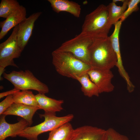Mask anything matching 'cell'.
<instances>
[{"label": "cell", "mask_w": 140, "mask_h": 140, "mask_svg": "<svg viewBox=\"0 0 140 140\" xmlns=\"http://www.w3.org/2000/svg\"><path fill=\"white\" fill-rule=\"evenodd\" d=\"M89 52L91 68L110 70L116 65L117 57L109 36L94 39Z\"/></svg>", "instance_id": "obj_1"}, {"label": "cell", "mask_w": 140, "mask_h": 140, "mask_svg": "<svg viewBox=\"0 0 140 140\" xmlns=\"http://www.w3.org/2000/svg\"><path fill=\"white\" fill-rule=\"evenodd\" d=\"M52 63L56 71L63 76L75 79L86 73L90 65L78 59L70 53L57 49L52 53Z\"/></svg>", "instance_id": "obj_2"}, {"label": "cell", "mask_w": 140, "mask_h": 140, "mask_svg": "<svg viewBox=\"0 0 140 140\" xmlns=\"http://www.w3.org/2000/svg\"><path fill=\"white\" fill-rule=\"evenodd\" d=\"M108 18L107 6L99 5L85 17L81 32L87 33L94 39L107 37L112 26Z\"/></svg>", "instance_id": "obj_3"}, {"label": "cell", "mask_w": 140, "mask_h": 140, "mask_svg": "<svg viewBox=\"0 0 140 140\" xmlns=\"http://www.w3.org/2000/svg\"><path fill=\"white\" fill-rule=\"evenodd\" d=\"M41 118H44V122L36 125L28 126L21 131L18 136L28 140H38V136L40 134L52 130L63 124L69 122L73 118L72 114L57 117L56 114L45 113L39 114Z\"/></svg>", "instance_id": "obj_4"}, {"label": "cell", "mask_w": 140, "mask_h": 140, "mask_svg": "<svg viewBox=\"0 0 140 140\" xmlns=\"http://www.w3.org/2000/svg\"><path fill=\"white\" fill-rule=\"evenodd\" d=\"M3 75L14 88L20 90H33L44 94L49 92L48 86L37 79L29 70L13 71L9 73L4 72Z\"/></svg>", "instance_id": "obj_5"}, {"label": "cell", "mask_w": 140, "mask_h": 140, "mask_svg": "<svg viewBox=\"0 0 140 140\" xmlns=\"http://www.w3.org/2000/svg\"><path fill=\"white\" fill-rule=\"evenodd\" d=\"M94 39L88 34L81 32L73 38L63 43L57 49L70 53L80 60L90 65L89 48Z\"/></svg>", "instance_id": "obj_6"}, {"label": "cell", "mask_w": 140, "mask_h": 140, "mask_svg": "<svg viewBox=\"0 0 140 140\" xmlns=\"http://www.w3.org/2000/svg\"><path fill=\"white\" fill-rule=\"evenodd\" d=\"M18 27V25L14 27L9 37L0 44V66L5 68L10 66L18 67L14 59L19 57L23 51L17 41Z\"/></svg>", "instance_id": "obj_7"}, {"label": "cell", "mask_w": 140, "mask_h": 140, "mask_svg": "<svg viewBox=\"0 0 140 140\" xmlns=\"http://www.w3.org/2000/svg\"><path fill=\"white\" fill-rule=\"evenodd\" d=\"M87 73L98 87L100 94L110 92L114 90V87L111 82L114 75L110 69L91 68Z\"/></svg>", "instance_id": "obj_8"}, {"label": "cell", "mask_w": 140, "mask_h": 140, "mask_svg": "<svg viewBox=\"0 0 140 140\" xmlns=\"http://www.w3.org/2000/svg\"><path fill=\"white\" fill-rule=\"evenodd\" d=\"M68 140H107V130L85 125L74 129Z\"/></svg>", "instance_id": "obj_9"}, {"label": "cell", "mask_w": 140, "mask_h": 140, "mask_svg": "<svg viewBox=\"0 0 140 140\" xmlns=\"http://www.w3.org/2000/svg\"><path fill=\"white\" fill-rule=\"evenodd\" d=\"M41 12L34 13L26 18L18 25L17 40L18 45L23 50L32 35L36 21Z\"/></svg>", "instance_id": "obj_10"}, {"label": "cell", "mask_w": 140, "mask_h": 140, "mask_svg": "<svg viewBox=\"0 0 140 140\" xmlns=\"http://www.w3.org/2000/svg\"><path fill=\"white\" fill-rule=\"evenodd\" d=\"M6 116L2 114L0 117V140H5L8 137H14L26 128L29 126L28 122L22 118L14 124L7 123L5 119Z\"/></svg>", "instance_id": "obj_11"}, {"label": "cell", "mask_w": 140, "mask_h": 140, "mask_svg": "<svg viewBox=\"0 0 140 140\" xmlns=\"http://www.w3.org/2000/svg\"><path fill=\"white\" fill-rule=\"evenodd\" d=\"M122 22L120 20L115 24L114 31L109 37L112 47L117 57V62L116 66L121 76L126 82H128L130 81V78L123 65L119 42V34Z\"/></svg>", "instance_id": "obj_12"}, {"label": "cell", "mask_w": 140, "mask_h": 140, "mask_svg": "<svg viewBox=\"0 0 140 140\" xmlns=\"http://www.w3.org/2000/svg\"><path fill=\"white\" fill-rule=\"evenodd\" d=\"M40 109L38 107L14 103L2 114L6 116L14 115L20 116L26 121L30 126L33 123V115L36 112Z\"/></svg>", "instance_id": "obj_13"}, {"label": "cell", "mask_w": 140, "mask_h": 140, "mask_svg": "<svg viewBox=\"0 0 140 140\" xmlns=\"http://www.w3.org/2000/svg\"><path fill=\"white\" fill-rule=\"evenodd\" d=\"M26 15L25 8L22 5L6 19L0 23L1 28L0 32V39L3 38L12 28L18 25L25 19Z\"/></svg>", "instance_id": "obj_14"}, {"label": "cell", "mask_w": 140, "mask_h": 140, "mask_svg": "<svg viewBox=\"0 0 140 140\" xmlns=\"http://www.w3.org/2000/svg\"><path fill=\"white\" fill-rule=\"evenodd\" d=\"M38 107L44 111V113L56 114L57 112L62 110V100H57L46 96L45 94L39 93L35 95Z\"/></svg>", "instance_id": "obj_15"}, {"label": "cell", "mask_w": 140, "mask_h": 140, "mask_svg": "<svg viewBox=\"0 0 140 140\" xmlns=\"http://www.w3.org/2000/svg\"><path fill=\"white\" fill-rule=\"evenodd\" d=\"M53 10L57 13L66 12L76 18L80 17L81 5L75 2L68 0H48Z\"/></svg>", "instance_id": "obj_16"}, {"label": "cell", "mask_w": 140, "mask_h": 140, "mask_svg": "<svg viewBox=\"0 0 140 140\" xmlns=\"http://www.w3.org/2000/svg\"><path fill=\"white\" fill-rule=\"evenodd\" d=\"M75 80L80 83L81 91L85 96L89 97L99 96L100 93L98 87L91 80L87 73L76 77Z\"/></svg>", "instance_id": "obj_17"}, {"label": "cell", "mask_w": 140, "mask_h": 140, "mask_svg": "<svg viewBox=\"0 0 140 140\" xmlns=\"http://www.w3.org/2000/svg\"><path fill=\"white\" fill-rule=\"evenodd\" d=\"M129 1L125 0L121 6L113 2L107 6L109 20L111 25H115L120 19L127 8Z\"/></svg>", "instance_id": "obj_18"}, {"label": "cell", "mask_w": 140, "mask_h": 140, "mask_svg": "<svg viewBox=\"0 0 140 140\" xmlns=\"http://www.w3.org/2000/svg\"><path fill=\"white\" fill-rule=\"evenodd\" d=\"M74 129L69 122L50 131L47 140H68Z\"/></svg>", "instance_id": "obj_19"}, {"label": "cell", "mask_w": 140, "mask_h": 140, "mask_svg": "<svg viewBox=\"0 0 140 140\" xmlns=\"http://www.w3.org/2000/svg\"><path fill=\"white\" fill-rule=\"evenodd\" d=\"M13 95L14 103L39 107L35 95L31 91L22 90Z\"/></svg>", "instance_id": "obj_20"}, {"label": "cell", "mask_w": 140, "mask_h": 140, "mask_svg": "<svg viewBox=\"0 0 140 140\" xmlns=\"http://www.w3.org/2000/svg\"><path fill=\"white\" fill-rule=\"evenodd\" d=\"M20 6L16 0H2L0 4V17L6 18Z\"/></svg>", "instance_id": "obj_21"}, {"label": "cell", "mask_w": 140, "mask_h": 140, "mask_svg": "<svg viewBox=\"0 0 140 140\" xmlns=\"http://www.w3.org/2000/svg\"><path fill=\"white\" fill-rule=\"evenodd\" d=\"M140 0H130L129 1L127 8L120 19L122 22L124 21L133 12L139 10L138 5Z\"/></svg>", "instance_id": "obj_22"}, {"label": "cell", "mask_w": 140, "mask_h": 140, "mask_svg": "<svg viewBox=\"0 0 140 140\" xmlns=\"http://www.w3.org/2000/svg\"><path fill=\"white\" fill-rule=\"evenodd\" d=\"M107 140H129L126 136L121 134L112 128L107 130Z\"/></svg>", "instance_id": "obj_23"}, {"label": "cell", "mask_w": 140, "mask_h": 140, "mask_svg": "<svg viewBox=\"0 0 140 140\" xmlns=\"http://www.w3.org/2000/svg\"><path fill=\"white\" fill-rule=\"evenodd\" d=\"M14 103L13 95L7 96L0 103V115H2Z\"/></svg>", "instance_id": "obj_24"}, {"label": "cell", "mask_w": 140, "mask_h": 140, "mask_svg": "<svg viewBox=\"0 0 140 140\" xmlns=\"http://www.w3.org/2000/svg\"><path fill=\"white\" fill-rule=\"evenodd\" d=\"M20 90L14 88L9 91L2 92L0 93V99H1L5 96L13 95L20 91Z\"/></svg>", "instance_id": "obj_25"}, {"label": "cell", "mask_w": 140, "mask_h": 140, "mask_svg": "<svg viewBox=\"0 0 140 140\" xmlns=\"http://www.w3.org/2000/svg\"><path fill=\"white\" fill-rule=\"evenodd\" d=\"M5 70V68L0 66V80L1 81H2L3 80L2 76L4 73Z\"/></svg>", "instance_id": "obj_26"}, {"label": "cell", "mask_w": 140, "mask_h": 140, "mask_svg": "<svg viewBox=\"0 0 140 140\" xmlns=\"http://www.w3.org/2000/svg\"><path fill=\"white\" fill-rule=\"evenodd\" d=\"M125 0H113V2L116 3L118 2H123Z\"/></svg>", "instance_id": "obj_27"}]
</instances>
